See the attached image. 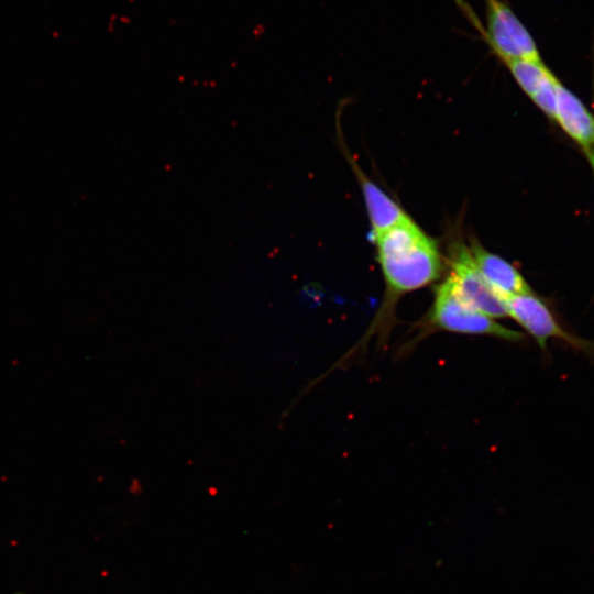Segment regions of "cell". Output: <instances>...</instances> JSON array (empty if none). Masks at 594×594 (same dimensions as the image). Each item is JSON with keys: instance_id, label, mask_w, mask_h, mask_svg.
I'll return each instance as SVG.
<instances>
[{"instance_id": "obj_10", "label": "cell", "mask_w": 594, "mask_h": 594, "mask_svg": "<svg viewBox=\"0 0 594 594\" xmlns=\"http://www.w3.org/2000/svg\"><path fill=\"white\" fill-rule=\"evenodd\" d=\"M559 84V79L552 74L531 97L532 101L539 107V109L553 120L556 116Z\"/></svg>"}, {"instance_id": "obj_8", "label": "cell", "mask_w": 594, "mask_h": 594, "mask_svg": "<svg viewBox=\"0 0 594 594\" xmlns=\"http://www.w3.org/2000/svg\"><path fill=\"white\" fill-rule=\"evenodd\" d=\"M375 238L409 217L378 186L356 172Z\"/></svg>"}, {"instance_id": "obj_9", "label": "cell", "mask_w": 594, "mask_h": 594, "mask_svg": "<svg viewBox=\"0 0 594 594\" xmlns=\"http://www.w3.org/2000/svg\"><path fill=\"white\" fill-rule=\"evenodd\" d=\"M520 88L531 98L552 75L542 61L518 59L506 64Z\"/></svg>"}, {"instance_id": "obj_7", "label": "cell", "mask_w": 594, "mask_h": 594, "mask_svg": "<svg viewBox=\"0 0 594 594\" xmlns=\"http://www.w3.org/2000/svg\"><path fill=\"white\" fill-rule=\"evenodd\" d=\"M470 253L482 276L503 298L531 292L524 276L506 260L476 244Z\"/></svg>"}, {"instance_id": "obj_5", "label": "cell", "mask_w": 594, "mask_h": 594, "mask_svg": "<svg viewBox=\"0 0 594 594\" xmlns=\"http://www.w3.org/2000/svg\"><path fill=\"white\" fill-rule=\"evenodd\" d=\"M451 267L449 277L458 295L468 305L494 319L507 317L504 298L482 276L470 250L458 248L453 253Z\"/></svg>"}, {"instance_id": "obj_3", "label": "cell", "mask_w": 594, "mask_h": 594, "mask_svg": "<svg viewBox=\"0 0 594 594\" xmlns=\"http://www.w3.org/2000/svg\"><path fill=\"white\" fill-rule=\"evenodd\" d=\"M507 316L514 319L544 350L551 339L561 340L594 363V341L564 329L550 306L532 292L505 298Z\"/></svg>"}, {"instance_id": "obj_11", "label": "cell", "mask_w": 594, "mask_h": 594, "mask_svg": "<svg viewBox=\"0 0 594 594\" xmlns=\"http://www.w3.org/2000/svg\"><path fill=\"white\" fill-rule=\"evenodd\" d=\"M584 153L587 156V160H588V162L591 164V167H592L593 174H594V147L585 150Z\"/></svg>"}, {"instance_id": "obj_4", "label": "cell", "mask_w": 594, "mask_h": 594, "mask_svg": "<svg viewBox=\"0 0 594 594\" xmlns=\"http://www.w3.org/2000/svg\"><path fill=\"white\" fill-rule=\"evenodd\" d=\"M485 41L505 64L541 59L534 37L505 1L485 0Z\"/></svg>"}, {"instance_id": "obj_6", "label": "cell", "mask_w": 594, "mask_h": 594, "mask_svg": "<svg viewBox=\"0 0 594 594\" xmlns=\"http://www.w3.org/2000/svg\"><path fill=\"white\" fill-rule=\"evenodd\" d=\"M554 120L583 151L594 147V114L561 82L558 86Z\"/></svg>"}, {"instance_id": "obj_2", "label": "cell", "mask_w": 594, "mask_h": 594, "mask_svg": "<svg viewBox=\"0 0 594 594\" xmlns=\"http://www.w3.org/2000/svg\"><path fill=\"white\" fill-rule=\"evenodd\" d=\"M427 323L441 331L490 336L509 342H518L525 338L524 333L501 324L468 305L455 292L449 276L436 289Z\"/></svg>"}, {"instance_id": "obj_1", "label": "cell", "mask_w": 594, "mask_h": 594, "mask_svg": "<svg viewBox=\"0 0 594 594\" xmlns=\"http://www.w3.org/2000/svg\"><path fill=\"white\" fill-rule=\"evenodd\" d=\"M375 240L388 298L395 300L438 278L441 260L436 244L410 218Z\"/></svg>"}]
</instances>
